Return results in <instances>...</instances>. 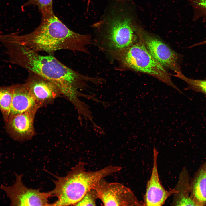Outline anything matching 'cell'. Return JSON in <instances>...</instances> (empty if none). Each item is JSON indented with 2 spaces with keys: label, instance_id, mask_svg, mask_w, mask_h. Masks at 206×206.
I'll return each mask as SVG.
<instances>
[{
  "label": "cell",
  "instance_id": "6da1fadb",
  "mask_svg": "<svg viewBox=\"0 0 206 206\" xmlns=\"http://www.w3.org/2000/svg\"><path fill=\"white\" fill-rule=\"evenodd\" d=\"M8 52L12 62L53 82L73 103L82 95L78 89H84L87 82L94 83L96 80L72 70L51 54L42 55L23 45L12 43Z\"/></svg>",
  "mask_w": 206,
  "mask_h": 206
},
{
  "label": "cell",
  "instance_id": "7a4b0ae2",
  "mask_svg": "<svg viewBox=\"0 0 206 206\" xmlns=\"http://www.w3.org/2000/svg\"><path fill=\"white\" fill-rule=\"evenodd\" d=\"M41 16L39 25L34 30L22 35L16 33L9 34V41L50 54L61 49L89 53L86 46L91 43L89 34H81L71 30L54 12Z\"/></svg>",
  "mask_w": 206,
  "mask_h": 206
},
{
  "label": "cell",
  "instance_id": "3957f363",
  "mask_svg": "<svg viewBox=\"0 0 206 206\" xmlns=\"http://www.w3.org/2000/svg\"><path fill=\"white\" fill-rule=\"evenodd\" d=\"M93 25L99 31V48L108 52L124 49L137 43L138 25L133 18L121 7L111 10Z\"/></svg>",
  "mask_w": 206,
  "mask_h": 206
},
{
  "label": "cell",
  "instance_id": "277c9868",
  "mask_svg": "<svg viewBox=\"0 0 206 206\" xmlns=\"http://www.w3.org/2000/svg\"><path fill=\"white\" fill-rule=\"evenodd\" d=\"M108 52L118 63L119 70H130L148 74L182 93L165 68L152 56L139 39L130 47Z\"/></svg>",
  "mask_w": 206,
  "mask_h": 206
},
{
  "label": "cell",
  "instance_id": "5b68a950",
  "mask_svg": "<svg viewBox=\"0 0 206 206\" xmlns=\"http://www.w3.org/2000/svg\"><path fill=\"white\" fill-rule=\"evenodd\" d=\"M98 199L105 206H143L129 188L118 182H110L104 178L100 179L93 188Z\"/></svg>",
  "mask_w": 206,
  "mask_h": 206
},
{
  "label": "cell",
  "instance_id": "8992f818",
  "mask_svg": "<svg viewBox=\"0 0 206 206\" xmlns=\"http://www.w3.org/2000/svg\"><path fill=\"white\" fill-rule=\"evenodd\" d=\"M14 183L11 186L1 185L0 188L6 193L11 201L10 205L51 206L48 199L51 197L49 192L44 193L40 189H32L25 186L22 180L23 175L15 174Z\"/></svg>",
  "mask_w": 206,
  "mask_h": 206
},
{
  "label": "cell",
  "instance_id": "52a82bcc",
  "mask_svg": "<svg viewBox=\"0 0 206 206\" xmlns=\"http://www.w3.org/2000/svg\"><path fill=\"white\" fill-rule=\"evenodd\" d=\"M136 32L149 52L163 66L175 73L181 72L177 55L167 45L139 25Z\"/></svg>",
  "mask_w": 206,
  "mask_h": 206
},
{
  "label": "cell",
  "instance_id": "ba28073f",
  "mask_svg": "<svg viewBox=\"0 0 206 206\" xmlns=\"http://www.w3.org/2000/svg\"><path fill=\"white\" fill-rule=\"evenodd\" d=\"M25 83L40 108L52 103L62 95L54 83L32 72H29Z\"/></svg>",
  "mask_w": 206,
  "mask_h": 206
},
{
  "label": "cell",
  "instance_id": "9c48e42d",
  "mask_svg": "<svg viewBox=\"0 0 206 206\" xmlns=\"http://www.w3.org/2000/svg\"><path fill=\"white\" fill-rule=\"evenodd\" d=\"M158 152L155 147L153 149V164L150 177L148 181L146 192L144 197V206L163 205L166 200L173 195L176 191L174 189L166 190L160 181L157 167Z\"/></svg>",
  "mask_w": 206,
  "mask_h": 206
},
{
  "label": "cell",
  "instance_id": "30bf717a",
  "mask_svg": "<svg viewBox=\"0 0 206 206\" xmlns=\"http://www.w3.org/2000/svg\"><path fill=\"white\" fill-rule=\"evenodd\" d=\"M37 111L26 112L10 118L5 121L6 129L12 138L22 141L34 136V120Z\"/></svg>",
  "mask_w": 206,
  "mask_h": 206
},
{
  "label": "cell",
  "instance_id": "8fae6325",
  "mask_svg": "<svg viewBox=\"0 0 206 206\" xmlns=\"http://www.w3.org/2000/svg\"><path fill=\"white\" fill-rule=\"evenodd\" d=\"M13 86V98L8 119L26 112L37 110L40 108L25 83Z\"/></svg>",
  "mask_w": 206,
  "mask_h": 206
},
{
  "label": "cell",
  "instance_id": "7c38bea8",
  "mask_svg": "<svg viewBox=\"0 0 206 206\" xmlns=\"http://www.w3.org/2000/svg\"><path fill=\"white\" fill-rule=\"evenodd\" d=\"M190 195L196 206L206 205V161L190 183Z\"/></svg>",
  "mask_w": 206,
  "mask_h": 206
},
{
  "label": "cell",
  "instance_id": "4fadbf2b",
  "mask_svg": "<svg viewBox=\"0 0 206 206\" xmlns=\"http://www.w3.org/2000/svg\"><path fill=\"white\" fill-rule=\"evenodd\" d=\"M176 192L174 197L171 205L196 206L190 195V183L187 169L184 168L181 172L178 181L174 188Z\"/></svg>",
  "mask_w": 206,
  "mask_h": 206
},
{
  "label": "cell",
  "instance_id": "5bb4252c",
  "mask_svg": "<svg viewBox=\"0 0 206 206\" xmlns=\"http://www.w3.org/2000/svg\"><path fill=\"white\" fill-rule=\"evenodd\" d=\"M13 93V86H0V110L6 121L10 111Z\"/></svg>",
  "mask_w": 206,
  "mask_h": 206
},
{
  "label": "cell",
  "instance_id": "9a60e30c",
  "mask_svg": "<svg viewBox=\"0 0 206 206\" xmlns=\"http://www.w3.org/2000/svg\"><path fill=\"white\" fill-rule=\"evenodd\" d=\"M174 76L185 81L187 84V89L201 92L206 95V80L194 79L185 76L181 72H177Z\"/></svg>",
  "mask_w": 206,
  "mask_h": 206
},
{
  "label": "cell",
  "instance_id": "2e32d148",
  "mask_svg": "<svg viewBox=\"0 0 206 206\" xmlns=\"http://www.w3.org/2000/svg\"><path fill=\"white\" fill-rule=\"evenodd\" d=\"M32 5L37 6L41 15L53 12V0H29L22 7Z\"/></svg>",
  "mask_w": 206,
  "mask_h": 206
},
{
  "label": "cell",
  "instance_id": "e0dca14e",
  "mask_svg": "<svg viewBox=\"0 0 206 206\" xmlns=\"http://www.w3.org/2000/svg\"><path fill=\"white\" fill-rule=\"evenodd\" d=\"M98 199V197L96 191L92 189L88 191L81 200L74 206H96V201Z\"/></svg>",
  "mask_w": 206,
  "mask_h": 206
},
{
  "label": "cell",
  "instance_id": "ac0fdd59",
  "mask_svg": "<svg viewBox=\"0 0 206 206\" xmlns=\"http://www.w3.org/2000/svg\"><path fill=\"white\" fill-rule=\"evenodd\" d=\"M192 6L200 16L206 17V0H189Z\"/></svg>",
  "mask_w": 206,
  "mask_h": 206
},
{
  "label": "cell",
  "instance_id": "d6986e66",
  "mask_svg": "<svg viewBox=\"0 0 206 206\" xmlns=\"http://www.w3.org/2000/svg\"><path fill=\"white\" fill-rule=\"evenodd\" d=\"M96 78V82H95L94 83L97 84V83H98V82H99V78ZM83 95V94H82V96ZM79 101H80V100H78L76 102H75L73 103V104L74 105L76 104H77V103L78 102H79Z\"/></svg>",
  "mask_w": 206,
  "mask_h": 206
},
{
  "label": "cell",
  "instance_id": "ffe728a7",
  "mask_svg": "<svg viewBox=\"0 0 206 206\" xmlns=\"http://www.w3.org/2000/svg\"><path fill=\"white\" fill-rule=\"evenodd\" d=\"M117 1L118 2H123L124 1H125L127 0H115Z\"/></svg>",
  "mask_w": 206,
  "mask_h": 206
},
{
  "label": "cell",
  "instance_id": "44dd1931",
  "mask_svg": "<svg viewBox=\"0 0 206 206\" xmlns=\"http://www.w3.org/2000/svg\"><path fill=\"white\" fill-rule=\"evenodd\" d=\"M88 1H90V0H88Z\"/></svg>",
  "mask_w": 206,
  "mask_h": 206
},
{
  "label": "cell",
  "instance_id": "7402d4cb",
  "mask_svg": "<svg viewBox=\"0 0 206 206\" xmlns=\"http://www.w3.org/2000/svg\"><path fill=\"white\" fill-rule=\"evenodd\" d=\"M205 42H206V40H205Z\"/></svg>",
  "mask_w": 206,
  "mask_h": 206
}]
</instances>
